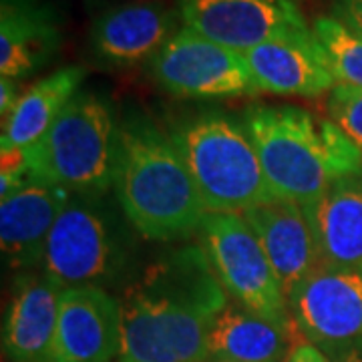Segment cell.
<instances>
[{"mask_svg": "<svg viewBox=\"0 0 362 362\" xmlns=\"http://www.w3.org/2000/svg\"><path fill=\"white\" fill-rule=\"evenodd\" d=\"M228 294L202 246L171 252L119 296L117 362H207V337Z\"/></svg>", "mask_w": 362, "mask_h": 362, "instance_id": "cell-1", "label": "cell"}, {"mask_svg": "<svg viewBox=\"0 0 362 362\" xmlns=\"http://www.w3.org/2000/svg\"><path fill=\"white\" fill-rule=\"evenodd\" d=\"M242 125L274 199L308 206L334 181L362 171V151L332 119L294 105H254Z\"/></svg>", "mask_w": 362, "mask_h": 362, "instance_id": "cell-2", "label": "cell"}, {"mask_svg": "<svg viewBox=\"0 0 362 362\" xmlns=\"http://www.w3.org/2000/svg\"><path fill=\"white\" fill-rule=\"evenodd\" d=\"M113 187L125 220L145 240L187 238L207 216L173 137L141 119L121 127Z\"/></svg>", "mask_w": 362, "mask_h": 362, "instance_id": "cell-3", "label": "cell"}, {"mask_svg": "<svg viewBox=\"0 0 362 362\" xmlns=\"http://www.w3.org/2000/svg\"><path fill=\"white\" fill-rule=\"evenodd\" d=\"M121 127L109 101L78 90L25 161L33 180L69 192H107L115 185Z\"/></svg>", "mask_w": 362, "mask_h": 362, "instance_id": "cell-4", "label": "cell"}, {"mask_svg": "<svg viewBox=\"0 0 362 362\" xmlns=\"http://www.w3.org/2000/svg\"><path fill=\"white\" fill-rule=\"evenodd\" d=\"M171 137L207 214H244L274 202L258 151L244 125L209 113L181 123Z\"/></svg>", "mask_w": 362, "mask_h": 362, "instance_id": "cell-5", "label": "cell"}, {"mask_svg": "<svg viewBox=\"0 0 362 362\" xmlns=\"http://www.w3.org/2000/svg\"><path fill=\"white\" fill-rule=\"evenodd\" d=\"M129 258V244L103 192H73L52 226L42 274L61 290L115 282Z\"/></svg>", "mask_w": 362, "mask_h": 362, "instance_id": "cell-6", "label": "cell"}, {"mask_svg": "<svg viewBox=\"0 0 362 362\" xmlns=\"http://www.w3.org/2000/svg\"><path fill=\"white\" fill-rule=\"evenodd\" d=\"M199 233L221 288L238 306L272 322L296 326L270 259L242 214H207Z\"/></svg>", "mask_w": 362, "mask_h": 362, "instance_id": "cell-7", "label": "cell"}, {"mask_svg": "<svg viewBox=\"0 0 362 362\" xmlns=\"http://www.w3.org/2000/svg\"><path fill=\"white\" fill-rule=\"evenodd\" d=\"M161 89L185 99L256 97L259 93L242 52L226 49L187 26L147 63Z\"/></svg>", "mask_w": 362, "mask_h": 362, "instance_id": "cell-8", "label": "cell"}, {"mask_svg": "<svg viewBox=\"0 0 362 362\" xmlns=\"http://www.w3.org/2000/svg\"><path fill=\"white\" fill-rule=\"evenodd\" d=\"M300 337L330 358L362 342V268L318 262L288 296Z\"/></svg>", "mask_w": 362, "mask_h": 362, "instance_id": "cell-9", "label": "cell"}, {"mask_svg": "<svg viewBox=\"0 0 362 362\" xmlns=\"http://www.w3.org/2000/svg\"><path fill=\"white\" fill-rule=\"evenodd\" d=\"M180 18L202 37L242 54L312 30L294 0H183Z\"/></svg>", "mask_w": 362, "mask_h": 362, "instance_id": "cell-10", "label": "cell"}, {"mask_svg": "<svg viewBox=\"0 0 362 362\" xmlns=\"http://www.w3.org/2000/svg\"><path fill=\"white\" fill-rule=\"evenodd\" d=\"M119 349V298L99 286L63 290L51 362H117Z\"/></svg>", "mask_w": 362, "mask_h": 362, "instance_id": "cell-11", "label": "cell"}, {"mask_svg": "<svg viewBox=\"0 0 362 362\" xmlns=\"http://www.w3.org/2000/svg\"><path fill=\"white\" fill-rule=\"evenodd\" d=\"M177 30V14L159 0L119 2L95 18L90 51L111 66L149 63Z\"/></svg>", "mask_w": 362, "mask_h": 362, "instance_id": "cell-12", "label": "cell"}, {"mask_svg": "<svg viewBox=\"0 0 362 362\" xmlns=\"http://www.w3.org/2000/svg\"><path fill=\"white\" fill-rule=\"evenodd\" d=\"M73 192L37 180L0 197V244L13 270L42 266L52 226Z\"/></svg>", "mask_w": 362, "mask_h": 362, "instance_id": "cell-13", "label": "cell"}, {"mask_svg": "<svg viewBox=\"0 0 362 362\" xmlns=\"http://www.w3.org/2000/svg\"><path fill=\"white\" fill-rule=\"evenodd\" d=\"M242 216L256 233L288 298L320 262L304 207L296 202L274 199Z\"/></svg>", "mask_w": 362, "mask_h": 362, "instance_id": "cell-14", "label": "cell"}, {"mask_svg": "<svg viewBox=\"0 0 362 362\" xmlns=\"http://www.w3.org/2000/svg\"><path fill=\"white\" fill-rule=\"evenodd\" d=\"M244 57L259 93L318 97L337 87L312 30L264 42Z\"/></svg>", "mask_w": 362, "mask_h": 362, "instance_id": "cell-15", "label": "cell"}, {"mask_svg": "<svg viewBox=\"0 0 362 362\" xmlns=\"http://www.w3.org/2000/svg\"><path fill=\"white\" fill-rule=\"evenodd\" d=\"M63 42L57 8L42 0H0V75L25 78L47 66Z\"/></svg>", "mask_w": 362, "mask_h": 362, "instance_id": "cell-16", "label": "cell"}, {"mask_svg": "<svg viewBox=\"0 0 362 362\" xmlns=\"http://www.w3.org/2000/svg\"><path fill=\"white\" fill-rule=\"evenodd\" d=\"M61 292L45 274L16 278L2 324V352L8 362H51Z\"/></svg>", "mask_w": 362, "mask_h": 362, "instance_id": "cell-17", "label": "cell"}, {"mask_svg": "<svg viewBox=\"0 0 362 362\" xmlns=\"http://www.w3.org/2000/svg\"><path fill=\"white\" fill-rule=\"evenodd\" d=\"M304 207L322 262L362 268V171L334 181Z\"/></svg>", "mask_w": 362, "mask_h": 362, "instance_id": "cell-18", "label": "cell"}, {"mask_svg": "<svg viewBox=\"0 0 362 362\" xmlns=\"http://www.w3.org/2000/svg\"><path fill=\"white\" fill-rule=\"evenodd\" d=\"M296 326L272 322L238 304L216 316L207 337L209 361L286 362L298 342Z\"/></svg>", "mask_w": 362, "mask_h": 362, "instance_id": "cell-19", "label": "cell"}, {"mask_svg": "<svg viewBox=\"0 0 362 362\" xmlns=\"http://www.w3.org/2000/svg\"><path fill=\"white\" fill-rule=\"evenodd\" d=\"M85 77L83 66H65L23 90L11 117L2 123V149L25 151L33 147L73 101Z\"/></svg>", "mask_w": 362, "mask_h": 362, "instance_id": "cell-20", "label": "cell"}, {"mask_svg": "<svg viewBox=\"0 0 362 362\" xmlns=\"http://www.w3.org/2000/svg\"><path fill=\"white\" fill-rule=\"evenodd\" d=\"M312 33L322 49L337 87L362 89V35L337 16H318Z\"/></svg>", "mask_w": 362, "mask_h": 362, "instance_id": "cell-21", "label": "cell"}, {"mask_svg": "<svg viewBox=\"0 0 362 362\" xmlns=\"http://www.w3.org/2000/svg\"><path fill=\"white\" fill-rule=\"evenodd\" d=\"M326 107L330 119L362 151V89L334 87Z\"/></svg>", "mask_w": 362, "mask_h": 362, "instance_id": "cell-22", "label": "cell"}, {"mask_svg": "<svg viewBox=\"0 0 362 362\" xmlns=\"http://www.w3.org/2000/svg\"><path fill=\"white\" fill-rule=\"evenodd\" d=\"M332 16L362 35V0H330Z\"/></svg>", "mask_w": 362, "mask_h": 362, "instance_id": "cell-23", "label": "cell"}, {"mask_svg": "<svg viewBox=\"0 0 362 362\" xmlns=\"http://www.w3.org/2000/svg\"><path fill=\"white\" fill-rule=\"evenodd\" d=\"M23 93H18V85L14 78L2 77L0 81V115H2V123L11 117L14 111V107L18 103Z\"/></svg>", "mask_w": 362, "mask_h": 362, "instance_id": "cell-24", "label": "cell"}, {"mask_svg": "<svg viewBox=\"0 0 362 362\" xmlns=\"http://www.w3.org/2000/svg\"><path fill=\"white\" fill-rule=\"evenodd\" d=\"M286 362H332V361H330V358H328V356H326L318 346H314V344L306 342V340H298L296 344H294V349L290 350V354H288Z\"/></svg>", "mask_w": 362, "mask_h": 362, "instance_id": "cell-25", "label": "cell"}, {"mask_svg": "<svg viewBox=\"0 0 362 362\" xmlns=\"http://www.w3.org/2000/svg\"><path fill=\"white\" fill-rule=\"evenodd\" d=\"M332 362H362V342L361 344H354L350 349L340 350L338 354L330 356Z\"/></svg>", "mask_w": 362, "mask_h": 362, "instance_id": "cell-26", "label": "cell"}, {"mask_svg": "<svg viewBox=\"0 0 362 362\" xmlns=\"http://www.w3.org/2000/svg\"><path fill=\"white\" fill-rule=\"evenodd\" d=\"M207 362H233V361H207Z\"/></svg>", "mask_w": 362, "mask_h": 362, "instance_id": "cell-27", "label": "cell"}, {"mask_svg": "<svg viewBox=\"0 0 362 362\" xmlns=\"http://www.w3.org/2000/svg\"><path fill=\"white\" fill-rule=\"evenodd\" d=\"M181 2H183V0H180V4H181Z\"/></svg>", "mask_w": 362, "mask_h": 362, "instance_id": "cell-28", "label": "cell"}]
</instances>
